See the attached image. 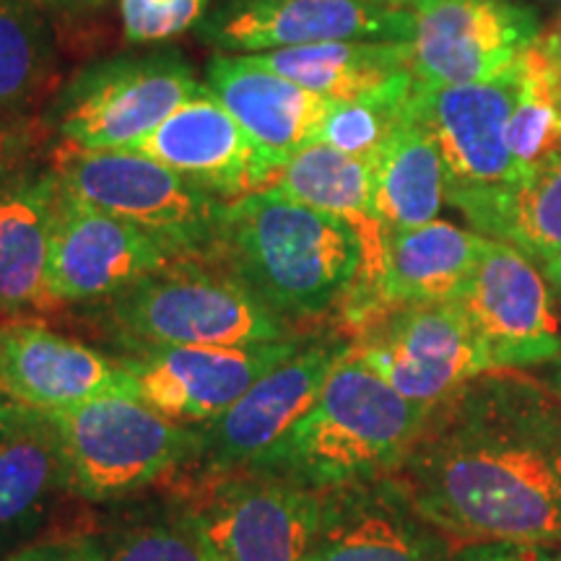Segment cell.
I'll return each instance as SVG.
<instances>
[{"instance_id": "obj_1", "label": "cell", "mask_w": 561, "mask_h": 561, "mask_svg": "<svg viewBox=\"0 0 561 561\" xmlns=\"http://www.w3.org/2000/svg\"><path fill=\"white\" fill-rule=\"evenodd\" d=\"M388 479L445 538L561 546V392L486 371L426 413Z\"/></svg>"}, {"instance_id": "obj_2", "label": "cell", "mask_w": 561, "mask_h": 561, "mask_svg": "<svg viewBox=\"0 0 561 561\" xmlns=\"http://www.w3.org/2000/svg\"><path fill=\"white\" fill-rule=\"evenodd\" d=\"M348 221L265 187L224 203L208 261L294 325L341 312L362 271Z\"/></svg>"}, {"instance_id": "obj_3", "label": "cell", "mask_w": 561, "mask_h": 561, "mask_svg": "<svg viewBox=\"0 0 561 561\" xmlns=\"http://www.w3.org/2000/svg\"><path fill=\"white\" fill-rule=\"evenodd\" d=\"M430 411L403 398L348 346L312 409L244 471L312 491L382 479L409 453Z\"/></svg>"}, {"instance_id": "obj_4", "label": "cell", "mask_w": 561, "mask_h": 561, "mask_svg": "<svg viewBox=\"0 0 561 561\" xmlns=\"http://www.w3.org/2000/svg\"><path fill=\"white\" fill-rule=\"evenodd\" d=\"M125 354L178 346H257L297 339L299 328L208 257H187L128 289L87 305Z\"/></svg>"}, {"instance_id": "obj_5", "label": "cell", "mask_w": 561, "mask_h": 561, "mask_svg": "<svg viewBox=\"0 0 561 561\" xmlns=\"http://www.w3.org/2000/svg\"><path fill=\"white\" fill-rule=\"evenodd\" d=\"M47 416L60 437L70 494L87 502L128 500L187 471L201 447L198 426L178 424L133 396H102Z\"/></svg>"}, {"instance_id": "obj_6", "label": "cell", "mask_w": 561, "mask_h": 561, "mask_svg": "<svg viewBox=\"0 0 561 561\" xmlns=\"http://www.w3.org/2000/svg\"><path fill=\"white\" fill-rule=\"evenodd\" d=\"M520 87V62L500 79L458 87L413 83L411 107L432 133L445 164V201L481 237H491L523 172L507 125Z\"/></svg>"}, {"instance_id": "obj_7", "label": "cell", "mask_w": 561, "mask_h": 561, "mask_svg": "<svg viewBox=\"0 0 561 561\" xmlns=\"http://www.w3.org/2000/svg\"><path fill=\"white\" fill-rule=\"evenodd\" d=\"M50 170L83 206L164 237L185 255L208 257L227 201L198 182L146 153L89 151L66 140L53 146Z\"/></svg>"}, {"instance_id": "obj_8", "label": "cell", "mask_w": 561, "mask_h": 561, "mask_svg": "<svg viewBox=\"0 0 561 561\" xmlns=\"http://www.w3.org/2000/svg\"><path fill=\"white\" fill-rule=\"evenodd\" d=\"M201 81L178 50L96 60L53 100L50 125L60 140L89 151H133L159 128Z\"/></svg>"}, {"instance_id": "obj_9", "label": "cell", "mask_w": 561, "mask_h": 561, "mask_svg": "<svg viewBox=\"0 0 561 561\" xmlns=\"http://www.w3.org/2000/svg\"><path fill=\"white\" fill-rule=\"evenodd\" d=\"M191 510L214 561H305L320 517V491L268 473L193 479Z\"/></svg>"}, {"instance_id": "obj_10", "label": "cell", "mask_w": 561, "mask_h": 561, "mask_svg": "<svg viewBox=\"0 0 561 561\" xmlns=\"http://www.w3.org/2000/svg\"><path fill=\"white\" fill-rule=\"evenodd\" d=\"M351 351L403 398L426 409L494 371L458 299L392 310L356 333Z\"/></svg>"}, {"instance_id": "obj_11", "label": "cell", "mask_w": 561, "mask_h": 561, "mask_svg": "<svg viewBox=\"0 0 561 561\" xmlns=\"http://www.w3.org/2000/svg\"><path fill=\"white\" fill-rule=\"evenodd\" d=\"M348 346L351 339L335 333L305 339L289 359L263 375L240 401L208 424H201V447L187 468V479L250 468L312 409Z\"/></svg>"}, {"instance_id": "obj_12", "label": "cell", "mask_w": 561, "mask_h": 561, "mask_svg": "<svg viewBox=\"0 0 561 561\" xmlns=\"http://www.w3.org/2000/svg\"><path fill=\"white\" fill-rule=\"evenodd\" d=\"M411 70L421 87H458L510 73L541 34L515 0H413Z\"/></svg>"}, {"instance_id": "obj_13", "label": "cell", "mask_w": 561, "mask_h": 561, "mask_svg": "<svg viewBox=\"0 0 561 561\" xmlns=\"http://www.w3.org/2000/svg\"><path fill=\"white\" fill-rule=\"evenodd\" d=\"M187 257L164 237L83 206L60 191L47 257L45 312L94 305Z\"/></svg>"}, {"instance_id": "obj_14", "label": "cell", "mask_w": 561, "mask_h": 561, "mask_svg": "<svg viewBox=\"0 0 561 561\" xmlns=\"http://www.w3.org/2000/svg\"><path fill=\"white\" fill-rule=\"evenodd\" d=\"M458 301L494 369L543 367L561 354L549 280L515 244L486 237Z\"/></svg>"}, {"instance_id": "obj_15", "label": "cell", "mask_w": 561, "mask_h": 561, "mask_svg": "<svg viewBox=\"0 0 561 561\" xmlns=\"http://www.w3.org/2000/svg\"><path fill=\"white\" fill-rule=\"evenodd\" d=\"M305 343V335L257 346L144 348L117 356L133 377L138 401L185 426L214 421L263 375Z\"/></svg>"}, {"instance_id": "obj_16", "label": "cell", "mask_w": 561, "mask_h": 561, "mask_svg": "<svg viewBox=\"0 0 561 561\" xmlns=\"http://www.w3.org/2000/svg\"><path fill=\"white\" fill-rule=\"evenodd\" d=\"M411 11L364 0H221L198 37L224 53L257 55L320 42H409Z\"/></svg>"}, {"instance_id": "obj_17", "label": "cell", "mask_w": 561, "mask_h": 561, "mask_svg": "<svg viewBox=\"0 0 561 561\" xmlns=\"http://www.w3.org/2000/svg\"><path fill=\"white\" fill-rule=\"evenodd\" d=\"M0 396L53 413L102 396L138 398V390L117 356L39 320H9L0 325Z\"/></svg>"}, {"instance_id": "obj_18", "label": "cell", "mask_w": 561, "mask_h": 561, "mask_svg": "<svg viewBox=\"0 0 561 561\" xmlns=\"http://www.w3.org/2000/svg\"><path fill=\"white\" fill-rule=\"evenodd\" d=\"M445 536L388 476L320 491V517L305 561H445Z\"/></svg>"}, {"instance_id": "obj_19", "label": "cell", "mask_w": 561, "mask_h": 561, "mask_svg": "<svg viewBox=\"0 0 561 561\" xmlns=\"http://www.w3.org/2000/svg\"><path fill=\"white\" fill-rule=\"evenodd\" d=\"M133 151L157 159L224 201L271 187V174L248 133L206 83Z\"/></svg>"}, {"instance_id": "obj_20", "label": "cell", "mask_w": 561, "mask_h": 561, "mask_svg": "<svg viewBox=\"0 0 561 561\" xmlns=\"http://www.w3.org/2000/svg\"><path fill=\"white\" fill-rule=\"evenodd\" d=\"M206 87L248 133L271 182L294 153L314 144L335 104L257 66L248 55H214L206 66Z\"/></svg>"}, {"instance_id": "obj_21", "label": "cell", "mask_w": 561, "mask_h": 561, "mask_svg": "<svg viewBox=\"0 0 561 561\" xmlns=\"http://www.w3.org/2000/svg\"><path fill=\"white\" fill-rule=\"evenodd\" d=\"M62 494L68 471L53 419L0 396V551L32 538Z\"/></svg>"}, {"instance_id": "obj_22", "label": "cell", "mask_w": 561, "mask_h": 561, "mask_svg": "<svg viewBox=\"0 0 561 561\" xmlns=\"http://www.w3.org/2000/svg\"><path fill=\"white\" fill-rule=\"evenodd\" d=\"M483 248L486 237L479 231L437 219L411 229H385L382 273L364 328L401 307L458 299Z\"/></svg>"}, {"instance_id": "obj_23", "label": "cell", "mask_w": 561, "mask_h": 561, "mask_svg": "<svg viewBox=\"0 0 561 561\" xmlns=\"http://www.w3.org/2000/svg\"><path fill=\"white\" fill-rule=\"evenodd\" d=\"M60 185L26 159L0 187V314L45 312V278Z\"/></svg>"}, {"instance_id": "obj_24", "label": "cell", "mask_w": 561, "mask_h": 561, "mask_svg": "<svg viewBox=\"0 0 561 561\" xmlns=\"http://www.w3.org/2000/svg\"><path fill=\"white\" fill-rule=\"evenodd\" d=\"M248 58L331 102L362 100L413 81L409 42H320Z\"/></svg>"}, {"instance_id": "obj_25", "label": "cell", "mask_w": 561, "mask_h": 561, "mask_svg": "<svg viewBox=\"0 0 561 561\" xmlns=\"http://www.w3.org/2000/svg\"><path fill=\"white\" fill-rule=\"evenodd\" d=\"M442 203L445 164L409 100L401 125L375 164V216L385 229H411L437 219Z\"/></svg>"}, {"instance_id": "obj_26", "label": "cell", "mask_w": 561, "mask_h": 561, "mask_svg": "<svg viewBox=\"0 0 561 561\" xmlns=\"http://www.w3.org/2000/svg\"><path fill=\"white\" fill-rule=\"evenodd\" d=\"M37 0H0V117H19L53 87L55 37Z\"/></svg>"}, {"instance_id": "obj_27", "label": "cell", "mask_w": 561, "mask_h": 561, "mask_svg": "<svg viewBox=\"0 0 561 561\" xmlns=\"http://www.w3.org/2000/svg\"><path fill=\"white\" fill-rule=\"evenodd\" d=\"M507 140L523 174L561 157V68L538 50L536 42L520 60Z\"/></svg>"}, {"instance_id": "obj_28", "label": "cell", "mask_w": 561, "mask_h": 561, "mask_svg": "<svg viewBox=\"0 0 561 561\" xmlns=\"http://www.w3.org/2000/svg\"><path fill=\"white\" fill-rule=\"evenodd\" d=\"M489 240L515 244L533 261L561 255V157L523 174Z\"/></svg>"}, {"instance_id": "obj_29", "label": "cell", "mask_w": 561, "mask_h": 561, "mask_svg": "<svg viewBox=\"0 0 561 561\" xmlns=\"http://www.w3.org/2000/svg\"><path fill=\"white\" fill-rule=\"evenodd\" d=\"M89 543L96 561H214L187 507L133 517Z\"/></svg>"}, {"instance_id": "obj_30", "label": "cell", "mask_w": 561, "mask_h": 561, "mask_svg": "<svg viewBox=\"0 0 561 561\" xmlns=\"http://www.w3.org/2000/svg\"><path fill=\"white\" fill-rule=\"evenodd\" d=\"M413 83L416 79L396 89L380 91V94L362 96V100L335 102L314 144H325L335 151L367 161L375 170L377 159H380L390 136L409 110Z\"/></svg>"}, {"instance_id": "obj_31", "label": "cell", "mask_w": 561, "mask_h": 561, "mask_svg": "<svg viewBox=\"0 0 561 561\" xmlns=\"http://www.w3.org/2000/svg\"><path fill=\"white\" fill-rule=\"evenodd\" d=\"M208 0H121L123 30L130 45L174 39L206 16Z\"/></svg>"}, {"instance_id": "obj_32", "label": "cell", "mask_w": 561, "mask_h": 561, "mask_svg": "<svg viewBox=\"0 0 561 561\" xmlns=\"http://www.w3.org/2000/svg\"><path fill=\"white\" fill-rule=\"evenodd\" d=\"M549 546L538 543H473L450 561H553Z\"/></svg>"}, {"instance_id": "obj_33", "label": "cell", "mask_w": 561, "mask_h": 561, "mask_svg": "<svg viewBox=\"0 0 561 561\" xmlns=\"http://www.w3.org/2000/svg\"><path fill=\"white\" fill-rule=\"evenodd\" d=\"M5 561H96V557L89 538H70V541L21 546Z\"/></svg>"}, {"instance_id": "obj_34", "label": "cell", "mask_w": 561, "mask_h": 561, "mask_svg": "<svg viewBox=\"0 0 561 561\" xmlns=\"http://www.w3.org/2000/svg\"><path fill=\"white\" fill-rule=\"evenodd\" d=\"M32 146L34 136L30 130L13 125L9 117H0V187L26 159H32Z\"/></svg>"}, {"instance_id": "obj_35", "label": "cell", "mask_w": 561, "mask_h": 561, "mask_svg": "<svg viewBox=\"0 0 561 561\" xmlns=\"http://www.w3.org/2000/svg\"><path fill=\"white\" fill-rule=\"evenodd\" d=\"M37 3L47 13H55V16H87V13L102 11L110 0H37Z\"/></svg>"}, {"instance_id": "obj_36", "label": "cell", "mask_w": 561, "mask_h": 561, "mask_svg": "<svg viewBox=\"0 0 561 561\" xmlns=\"http://www.w3.org/2000/svg\"><path fill=\"white\" fill-rule=\"evenodd\" d=\"M536 47L546 55V58L553 60L561 68V13L551 21L549 26H543L536 39Z\"/></svg>"}, {"instance_id": "obj_37", "label": "cell", "mask_w": 561, "mask_h": 561, "mask_svg": "<svg viewBox=\"0 0 561 561\" xmlns=\"http://www.w3.org/2000/svg\"><path fill=\"white\" fill-rule=\"evenodd\" d=\"M543 276H546V280H549L551 291L557 294L561 301V255L553 257V261H549V263H543Z\"/></svg>"}, {"instance_id": "obj_38", "label": "cell", "mask_w": 561, "mask_h": 561, "mask_svg": "<svg viewBox=\"0 0 561 561\" xmlns=\"http://www.w3.org/2000/svg\"><path fill=\"white\" fill-rule=\"evenodd\" d=\"M364 3L380 5V9H392V11H411L413 0H364Z\"/></svg>"}, {"instance_id": "obj_39", "label": "cell", "mask_w": 561, "mask_h": 561, "mask_svg": "<svg viewBox=\"0 0 561 561\" xmlns=\"http://www.w3.org/2000/svg\"><path fill=\"white\" fill-rule=\"evenodd\" d=\"M549 367H551V375L546 377V382H549L557 392H561V354L549 364Z\"/></svg>"}, {"instance_id": "obj_40", "label": "cell", "mask_w": 561, "mask_h": 561, "mask_svg": "<svg viewBox=\"0 0 561 561\" xmlns=\"http://www.w3.org/2000/svg\"><path fill=\"white\" fill-rule=\"evenodd\" d=\"M541 3H553V5H561V0H541Z\"/></svg>"}, {"instance_id": "obj_41", "label": "cell", "mask_w": 561, "mask_h": 561, "mask_svg": "<svg viewBox=\"0 0 561 561\" xmlns=\"http://www.w3.org/2000/svg\"><path fill=\"white\" fill-rule=\"evenodd\" d=\"M553 561H561V553H559V557H557V559H553Z\"/></svg>"}]
</instances>
